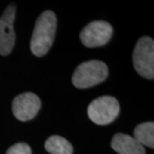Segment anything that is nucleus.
I'll return each instance as SVG.
<instances>
[{
    "label": "nucleus",
    "mask_w": 154,
    "mask_h": 154,
    "mask_svg": "<svg viewBox=\"0 0 154 154\" xmlns=\"http://www.w3.org/2000/svg\"><path fill=\"white\" fill-rule=\"evenodd\" d=\"M57 28V17L51 11H44L38 17L30 41V49L33 55L45 56L53 44Z\"/></svg>",
    "instance_id": "obj_1"
},
{
    "label": "nucleus",
    "mask_w": 154,
    "mask_h": 154,
    "mask_svg": "<svg viewBox=\"0 0 154 154\" xmlns=\"http://www.w3.org/2000/svg\"><path fill=\"white\" fill-rule=\"evenodd\" d=\"M108 67L102 61H88L75 69L72 82L75 88L80 89L92 88L104 82L108 76Z\"/></svg>",
    "instance_id": "obj_2"
},
{
    "label": "nucleus",
    "mask_w": 154,
    "mask_h": 154,
    "mask_svg": "<svg viewBox=\"0 0 154 154\" xmlns=\"http://www.w3.org/2000/svg\"><path fill=\"white\" fill-rule=\"evenodd\" d=\"M134 69L140 76L149 80L154 77V42L150 37H141L137 41L133 53Z\"/></svg>",
    "instance_id": "obj_3"
},
{
    "label": "nucleus",
    "mask_w": 154,
    "mask_h": 154,
    "mask_svg": "<svg viewBox=\"0 0 154 154\" xmlns=\"http://www.w3.org/2000/svg\"><path fill=\"white\" fill-rule=\"evenodd\" d=\"M120 111L117 99L111 96H102L93 100L88 105L90 120L98 125H107L115 120Z\"/></svg>",
    "instance_id": "obj_4"
},
{
    "label": "nucleus",
    "mask_w": 154,
    "mask_h": 154,
    "mask_svg": "<svg viewBox=\"0 0 154 154\" xmlns=\"http://www.w3.org/2000/svg\"><path fill=\"white\" fill-rule=\"evenodd\" d=\"M113 28L105 21H94L88 23L80 33L81 41L85 46L93 48L106 45L112 36Z\"/></svg>",
    "instance_id": "obj_5"
},
{
    "label": "nucleus",
    "mask_w": 154,
    "mask_h": 154,
    "mask_svg": "<svg viewBox=\"0 0 154 154\" xmlns=\"http://www.w3.org/2000/svg\"><path fill=\"white\" fill-rule=\"evenodd\" d=\"M16 17V7L9 5L0 17V55L7 56L14 47L16 34L13 23Z\"/></svg>",
    "instance_id": "obj_6"
},
{
    "label": "nucleus",
    "mask_w": 154,
    "mask_h": 154,
    "mask_svg": "<svg viewBox=\"0 0 154 154\" xmlns=\"http://www.w3.org/2000/svg\"><path fill=\"white\" fill-rule=\"evenodd\" d=\"M41 106L40 99L33 93H24L16 97L12 103V111L17 119L27 122L37 115Z\"/></svg>",
    "instance_id": "obj_7"
},
{
    "label": "nucleus",
    "mask_w": 154,
    "mask_h": 154,
    "mask_svg": "<svg viewBox=\"0 0 154 154\" xmlns=\"http://www.w3.org/2000/svg\"><path fill=\"white\" fill-rule=\"evenodd\" d=\"M111 147L118 154H146L142 145L134 137L122 133L114 135L111 140Z\"/></svg>",
    "instance_id": "obj_8"
},
{
    "label": "nucleus",
    "mask_w": 154,
    "mask_h": 154,
    "mask_svg": "<svg viewBox=\"0 0 154 154\" xmlns=\"http://www.w3.org/2000/svg\"><path fill=\"white\" fill-rule=\"evenodd\" d=\"M134 138L143 146L150 148L154 147V123L153 122H146L135 127Z\"/></svg>",
    "instance_id": "obj_9"
},
{
    "label": "nucleus",
    "mask_w": 154,
    "mask_h": 154,
    "mask_svg": "<svg viewBox=\"0 0 154 154\" xmlns=\"http://www.w3.org/2000/svg\"><path fill=\"white\" fill-rule=\"evenodd\" d=\"M45 148L51 154H73L71 144L59 135H52L48 138L45 143Z\"/></svg>",
    "instance_id": "obj_10"
},
{
    "label": "nucleus",
    "mask_w": 154,
    "mask_h": 154,
    "mask_svg": "<svg viewBox=\"0 0 154 154\" xmlns=\"http://www.w3.org/2000/svg\"><path fill=\"white\" fill-rule=\"evenodd\" d=\"M6 154H32V150L27 143H17L7 150Z\"/></svg>",
    "instance_id": "obj_11"
}]
</instances>
